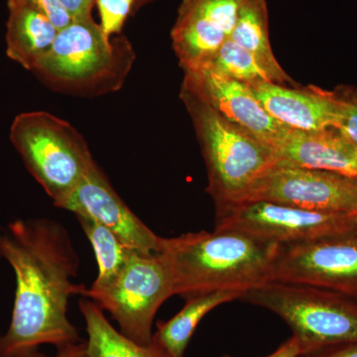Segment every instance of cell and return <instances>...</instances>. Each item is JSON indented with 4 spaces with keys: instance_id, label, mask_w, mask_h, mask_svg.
<instances>
[{
    "instance_id": "obj_1",
    "label": "cell",
    "mask_w": 357,
    "mask_h": 357,
    "mask_svg": "<svg viewBox=\"0 0 357 357\" xmlns=\"http://www.w3.org/2000/svg\"><path fill=\"white\" fill-rule=\"evenodd\" d=\"M0 259L15 274V298L8 330L0 337V357H22L43 344L62 347L79 340L68 318L79 260L67 230L47 218L16 220L0 229Z\"/></svg>"
},
{
    "instance_id": "obj_2",
    "label": "cell",
    "mask_w": 357,
    "mask_h": 357,
    "mask_svg": "<svg viewBox=\"0 0 357 357\" xmlns=\"http://www.w3.org/2000/svg\"><path fill=\"white\" fill-rule=\"evenodd\" d=\"M280 244L234 229L162 237L157 253L170 274L174 295L234 291L246 293L273 281Z\"/></svg>"
},
{
    "instance_id": "obj_3",
    "label": "cell",
    "mask_w": 357,
    "mask_h": 357,
    "mask_svg": "<svg viewBox=\"0 0 357 357\" xmlns=\"http://www.w3.org/2000/svg\"><path fill=\"white\" fill-rule=\"evenodd\" d=\"M135 57L128 38L107 36L91 17L59 30L53 46L31 72L54 91L96 98L122 88Z\"/></svg>"
},
{
    "instance_id": "obj_4",
    "label": "cell",
    "mask_w": 357,
    "mask_h": 357,
    "mask_svg": "<svg viewBox=\"0 0 357 357\" xmlns=\"http://www.w3.org/2000/svg\"><path fill=\"white\" fill-rule=\"evenodd\" d=\"M180 98L194 124L215 208L238 203L258 178L277 163L273 148L230 123L184 79Z\"/></svg>"
},
{
    "instance_id": "obj_5",
    "label": "cell",
    "mask_w": 357,
    "mask_h": 357,
    "mask_svg": "<svg viewBox=\"0 0 357 357\" xmlns=\"http://www.w3.org/2000/svg\"><path fill=\"white\" fill-rule=\"evenodd\" d=\"M9 137L26 168L56 208L96 164L82 134L69 122L49 112L18 114Z\"/></svg>"
},
{
    "instance_id": "obj_6",
    "label": "cell",
    "mask_w": 357,
    "mask_h": 357,
    "mask_svg": "<svg viewBox=\"0 0 357 357\" xmlns=\"http://www.w3.org/2000/svg\"><path fill=\"white\" fill-rule=\"evenodd\" d=\"M283 319L305 354L357 342V299L333 291L272 281L241 296Z\"/></svg>"
},
{
    "instance_id": "obj_7",
    "label": "cell",
    "mask_w": 357,
    "mask_h": 357,
    "mask_svg": "<svg viewBox=\"0 0 357 357\" xmlns=\"http://www.w3.org/2000/svg\"><path fill=\"white\" fill-rule=\"evenodd\" d=\"M172 296L170 274L158 255L136 250L114 284L96 292L86 290L84 297L109 312L122 335L148 345L155 316Z\"/></svg>"
},
{
    "instance_id": "obj_8",
    "label": "cell",
    "mask_w": 357,
    "mask_h": 357,
    "mask_svg": "<svg viewBox=\"0 0 357 357\" xmlns=\"http://www.w3.org/2000/svg\"><path fill=\"white\" fill-rule=\"evenodd\" d=\"M215 229L238 230L283 245L354 234L357 231V220L356 215L255 201L215 208Z\"/></svg>"
},
{
    "instance_id": "obj_9",
    "label": "cell",
    "mask_w": 357,
    "mask_h": 357,
    "mask_svg": "<svg viewBox=\"0 0 357 357\" xmlns=\"http://www.w3.org/2000/svg\"><path fill=\"white\" fill-rule=\"evenodd\" d=\"M255 201L321 213L356 215L357 180L328 171L275 164L236 204Z\"/></svg>"
},
{
    "instance_id": "obj_10",
    "label": "cell",
    "mask_w": 357,
    "mask_h": 357,
    "mask_svg": "<svg viewBox=\"0 0 357 357\" xmlns=\"http://www.w3.org/2000/svg\"><path fill=\"white\" fill-rule=\"evenodd\" d=\"M273 281L326 289L357 299V231L280 245Z\"/></svg>"
},
{
    "instance_id": "obj_11",
    "label": "cell",
    "mask_w": 357,
    "mask_h": 357,
    "mask_svg": "<svg viewBox=\"0 0 357 357\" xmlns=\"http://www.w3.org/2000/svg\"><path fill=\"white\" fill-rule=\"evenodd\" d=\"M245 0H182L171 32L181 68L194 73L208 67L230 38Z\"/></svg>"
},
{
    "instance_id": "obj_12",
    "label": "cell",
    "mask_w": 357,
    "mask_h": 357,
    "mask_svg": "<svg viewBox=\"0 0 357 357\" xmlns=\"http://www.w3.org/2000/svg\"><path fill=\"white\" fill-rule=\"evenodd\" d=\"M58 208L91 218L114 232L122 243L145 255H157L162 237L155 234L117 195L96 164Z\"/></svg>"
},
{
    "instance_id": "obj_13",
    "label": "cell",
    "mask_w": 357,
    "mask_h": 357,
    "mask_svg": "<svg viewBox=\"0 0 357 357\" xmlns=\"http://www.w3.org/2000/svg\"><path fill=\"white\" fill-rule=\"evenodd\" d=\"M185 79L223 119L273 149L290 131L268 114L248 84L208 67L187 73Z\"/></svg>"
},
{
    "instance_id": "obj_14",
    "label": "cell",
    "mask_w": 357,
    "mask_h": 357,
    "mask_svg": "<svg viewBox=\"0 0 357 357\" xmlns=\"http://www.w3.org/2000/svg\"><path fill=\"white\" fill-rule=\"evenodd\" d=\"M249 86L268 114L284 128L298 131L335 128L338 107L333 91L314 86L289 88L272 82Z\"/></svg>"
},
{
    "instance_id": "obj_15",
    "label": "cell",
    "mask_w": 357,
    "mask_h": 357,
    "mask_svg": "<svg viewBox=\"0 0 357 357\" xmlns=\"http://www.w3.org/2000/svg\"><path fill=\"white\" fill-rule=\"evenodd\" d=\"M274 151L276 164L328 171L357 180V147L337 128L290 129Z\"/></svg>"
},
{
    "instance_id": "obj_16",
    "label": "cell",
    "mask_w": 357,
    "mask_h": 357,
    "mask_svg": "<svg viewBox=\"0 0 357 357\" xmlns=\"http://www.w3.org/2000/svg\"><path fill=\"white\" fill-rule=\"evenodd\" d=\"M6 54L27 70L48 53L59 30L46 16L21 1H8Z\"/></svg>"
},
{
    "instance_id": "obj_17",
    "label": "cell",
    "mask_w": 357,
    "mask_h": 357,
    "mask_svg": "<svg viewBox=\"0 0 357 357\" xmlns=\"http://www.w3.org/2000/svg\"><path fill=\"white\" fill-rule=\"evenodd\" d=\"M266 0H245L230 38L255 57L272 83L295 84L272 51Z\"/></svg>"
},
{
    "instance_id": "obj_18",
    "label": "cell",
    "mask_w": 357,
    "mask_h": 357,
    "mask_svg": "<svg viewBox=\"0 0 357 357\" xmlns=\"http://www.w3.org/2000/svg\"><path fill=\"white\" fill-rule=\"evenodd\" d=\"M243 295L234 291H218L189 298L176 316L158 324L152 340L171 357H184L185 349L202 319L215 307L239 300Z\"/></svg>"
},
{
    "instance_id": "obj_19",
    "label": "cell",
    "mask_w": 357,
    "mask_h": 357,
    "mask_svg": "<svg viewBox=\"0 0 357 357\" xmlns=\"http://www.w3.org/2000/svg\"><path fill=\"white\" fill-rule=\"evenodd\" d=\"M79 307L86 321L89 357H171L153 340L139 344L115 330L93 301L81 300Z\"/></svg>"
},
{
    "instance_id": "obj_20",
    "label": "cell",
    "mask_w": 357,
    "mask_h": 357,
    "mask_svg": "<svg viewBox=\"0 0 357 357\" xmlns=\"http://www.w3.org/2000/svg\"><path fill=\"white\" fill-rule=\"evenodd\" d=\"M77 220L93 246L98 266V277L88 290H103L119 278L136 249L129 248L114 232L91 218L77 215Z\"/></svg>"
},
{
    "instance_id": "obj_21",
    "label": "cell",
    "mask_w": 357,
    "mask_h": 357,
    "mask_svg": "<svg viewBox=\"0 0 357 357\" xmlns=\"http://www.w3.org/2000/svg\"><path fill=\"white\" fill-rule=\"evenodd\" d=\"M208 68L222 76L248 86L260 82H271L256 62L255 57L231 39L225 41L220 47Z\"/></svg>"
},
{
    "instance_id": "obj_22",
    "label": "cell",
    "mask_w": 357,
    "mask_h": 357,
    "mask_svg": "<svg viewBox=\"0 0 357 357\" xmlns=\"http://www.w3.org/2000/svg\"><path fill=\"white\" fill-rule=\"evenodd\" d=\"M333 93L338 107L335 128L357 147V88L337 86Z\"/></svg>"
},
{
    "instance_id": "obj_23",
    "label": "cell",
    "mask_w": 357,
    "mask_h": 357,
    "mask_svg": "<svg viewBox=\"0 0 357 357\" xmlns=\"http://www.w3.org/2000/svg\"><path fill=\"white\" fill-rule=\"evenodd\" d=\"M135 0H96L100 26L107 36L121 33L128 15L132 13Z\"/></svg>"
},
{
    "instance_id": "obj_24",
    "label": "cell",
    "mask_w": 357,
    "mask_h": 357,
    "mask_svg": "<svg viewBox=\"0 0 357 357\" xmlns=\"http://www.w3.org/2000/svg\"><path fill=\"white\" fill-rule=\"evenodd\" d=\"M29 4L33 8L46 16L58 30L67 27L73 22L72 17L59 0H8Z\"/></svg>"
},
{
    "instance_id": "obj_25",
    "label": "cell",
    "mask_w": 357,
    "mask_h": 357,
    "mask_svg": "<svg viewBox=\"0 0 357 357\" xmlns=\"http://www.w3.org/2000/svg\"><path fill=\"white\" fill-rule=\"evenodd\" d=\"M299 357H357V342L324 347Z\"/></svg>"
},
{
    "instance_id": "obj_26",
    "label": "cell",
    "mask_w": 357,
    "mask_h": 357,
    "mask_svg": "<svg viewBox=\"0 0 357 357\" xmlns=\"http://www.w3.org/2000/svg\"><path fill=\"white\" fill-rule=\"evenodd\" d=\"M70 14L73 20H86L91 17V9L96 0H59Z\"/></svg>"
},
{
    "instance_id": "obj_27",
    "label": "cell",
    "mask_w": 357,
    "mask_h": 357,
    "mask_svg": "<svg viewBox=\"0 0 357 357\" xmlns=\"http://www.w3.org/2000/svg\"><path fill=\"white\" fill-rule=\"evenodd\" d=\"M22 357H89L86 352V342H76L59 347L57 354L53 356H45L35 351Z\"/></svg>"
},
{
    "instance_id": "obj_28",
    "label": "cell",
    "mask_w": 357,
    "mask_h": 357,
    "mask_svg": "<svg viewBox=\"0 0 357 357\" xmlns=\"http://www.w3.org/2000/svg\"><path fill=\"white\" fill-rule=\"evenodd\" d=\"M304 354V349H303L300 340H298V337H295V335H292V337L286 340L285 342H283L273 354L266 357H299ZM220 357L231 356H222Z\"/></svg>"
},
{
    "instance_id": "obj_29",
    "label": "cell",
    "mask_w": 357,
    "mask_h": 357,
    "mask_svg": "<svg viewBox=\"0 0 357 357\" xmlns=\"http://www.w3.org/2000/svg\"><path fill=\"white\" fill-rule=\"evenodd\" d=\"M152 1H154V0H135V2H134L132 13H134V11H137L138 9L141 8V7L146 6V4L150 3V2Z\"/></svg>"
},
{
    "instance_id": "obj_30",
    "label": "cell",
    "mask_w": 357,
    "mask_h": 357,
    "mask_svg": "<svg viewBox=\"0 0 357 357\" xmlns=\"http://www.w3.org/2000/svg\"><path fill=\"white\" fill-rule=\"evenodd\" d=\"M356 220H357V213H356Z\"/></svg>"
}]
</instances>
